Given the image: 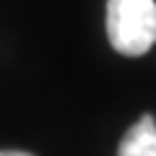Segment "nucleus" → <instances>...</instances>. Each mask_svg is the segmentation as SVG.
<instances>
[{
    "label": "nucleus",
    "mask_w": 156,
    "mask_h": 156,
    "mask_svg": "<svg viewBox=\"0 0 156 156\" xmlns=\"http://www.w3.org/2000/svg\"><path fill=\"white\" fill-rule=\"evenodd\" d=\"M107 37L120 55H146L156 44V0H107Z\"/></svg>",
    "instance_id": "obj_1"
},
{
    "label": "nucleus",
    "mask_w": 156,
    "mask_h": 156,
    "mask_svg": "<svg viewBox=\"0 0 156 156\" xmlns=\"http://www.w3.org/2000/svg\"><path fill=\"white\" fill-rule=\"evenodd\" d=\"M117 156H156V120L143 115L120 140Z\"/></svg>",
    "instance_id": "obj_2"
},
{
    "label": "nucleus",
    "mask_w": 156,
    "mask_h": 156,
    "mask_svg": "<svg viewBox=\"0 0 156 156\" xmlns=\"http://www.w3.org/2000/svg\"><path fill=\"white\" fill-rule=\"evenodd\" d=\"M0 156H31L26 151H0Z\"/></svg>",
    "instance_id": "obj_3"
}]
</instances>
